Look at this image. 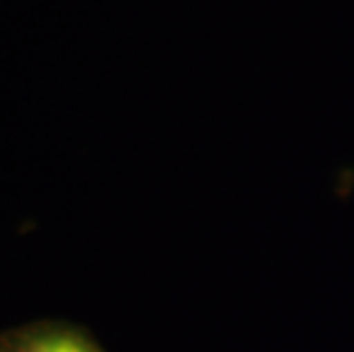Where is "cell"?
<instances>
[{"label":"cell","mask_w":354,"mask_h":352,"mask_svg":"<svg viewBox=\"0 0 354 352\" xmlns=\"http://www.w3.org/2000/svg\"><path fill=\"white\" fill-rule=\"evenodd\" d=\"M10 352H101V348L73 327L46 325L26 332Z\"/></svg>","instance_id":"1"}]
</instances>
